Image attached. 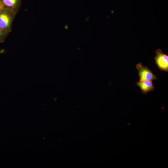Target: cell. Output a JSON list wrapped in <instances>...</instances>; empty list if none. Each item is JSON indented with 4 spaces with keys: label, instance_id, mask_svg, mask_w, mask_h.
Returning a JSON list of instances; mask_svg holds the SVG:
<instances>
[{
    "label": "cell",
    "instance_id": "obj_1",
    "mask_svg": "<svg viewBox=\"0 0 168 168\" xmlns=\"http://www.w3.org/2000/svg\"><path fill=\"white\" fill-rule=\"evenodd\" d=\"M16 14L11 10L4 8L0 12V28L9 33L11 31L12 22Z\"/></svg>",
    "mask_w": 168,
    "mask_h": 168
},
{
    "label": "cell",
    "instance_id": "obj_2",
    "mask_svg": "<svg viewBox=\"0 0 168 168\" xmlns=\"http://www.w3.org/2000/svg\"><path fill=\"white\" fill-rule=\"evenodd\" d=\"M138 70V74L140 81L147 80L152 81L157 80L156 76L153 73L151 70L147 66H145L140 63L136 65Z\"/></svg>",
    "mask_w": 168,
    "mask_h": 168
},
{
    "label": "cell",
    "instance_id": "obj_3",
    "mask_svg": "<svg viewBox=\"0 0 168 168\" xmlns=\"http://www.w3.org/2000/svg\"><path fill=\"white\" fill-rule=\"evenodd\" d=\"M156 56L154 59L156 65L161 71H168V56L158 49L156 51Z\"/></svg>",
    "mask_w": 168,
    "mask_h": 168
},
{
    "label": "cell",
    "instance_id": "obj_4",
    "mask_svg": "<svg viewBox=\"0 0 168 168\" xmlns=\"http://www.w3.org/2000/svg\"><path fill=\"white\" fill-rule=\"evenodd\" d=\"M4 8L10 9L16 14L18 11L21 0H0Z\"/></svg>",
    "mask_w": 168,
    "mask_h": 168
},
{
    "label": "cell",
    "instance_id": "obj_5",
    "mask_svg": "<svg viewBox=\"0 0 168 168\" xmlns=\"http://www.w3.org/2000/svg\"><path fill=\"white\" fill-rule=\"evenodd\" d=\"M136 84L140 88L143 94L145 95L151 91H153L155 89L152 81H140L137 82Z\"/></svg>",
    "mask_w": 168,
    "mask_h": 168
},
{
    "label": "cell",
    "instance_id": "obj_6",
    "mask_svg": "<svg viewBox=\"0 0 168 168\" xmlns=\"http://www.w3.org/2000/svg\"><path fill=\"white\" fill-rule=\"evenodd\" d=\"M8 33L3 30L0 28V42L4 41L5 37Z\"/></svg>",
    "mask_w": 168,
    "mask_h": 168
},
{
    "label": "cell",
    "instance_id": "obj_7",
    "mask_svg": "<svg viewBox=\"0 0 168 168\" xmlns=\"http://www.w3.org/2000/svg\"><path fill=\"white\" fill-rule=\"evenodd\" d=\"M4 8V7L2 3L0 1V12Z\"/></svg>",
    "mask_w": 168,
    "mask_h": 168
}]
</instances>
